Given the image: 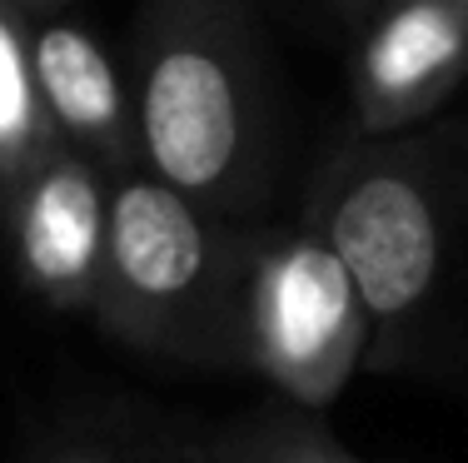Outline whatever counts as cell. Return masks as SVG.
Here are the masks:
<instances>
[{
	"label": "cell",
	"instance_id": "6da1fadb",
	"mask_svg": "<svg viewBox=\"0 0 468 463\" xmlns=\"http://www.w3.org/2000/svg\"><path fill=\"white\" fill-rule=\"evenodd\" d=\"M144 170L250 219L270 184V75L250 0H135L125 46Z\"/></svg>",
	"mask_w": 468,
	"mask_h": 463
},
{
	"label": "cell",
	"instance_id": "7a4b0ae2",
	"mask_svg": "<svg viewBox=\"0 0 468 463\" xmlns=\"http://www.w3.org/2000/svg\"><path fill=\"white\" fill-rule=\"evenodd\" d=\"M254 229V219L219 215L150 170L120 174L90 319L140 354L239 363Z\"/></svg>",
	"mask_w": 468,
	"mask_h": 463
},
{
	"label": "cell",
	"instance_id": "3957f363",
	"mask_svg": "<svg viewBox=\"0 0 468 463\" xmlns=\"http://www.w3.org/2000/svg\"><path fill=\"white\" fill-rule=\"evenodd\" d=\"M304 219L334 245L369 309V359H399L449 259V164L409 130L329 154Z\"/></svg>",
	"mask_w": 468,
	"mask_h": 463
},
{
	"label": "cell",
	"instance_id": "277c9868",
	"mask_svg": "<svg viewBox=\"0 0 468 463\" xmlns=\"http://www.w3.org/2000/svg\"><path fill=\"white\" fill-rule=\"evenodd\" d=\"M369 359V309L309 219L260 225L239 304V369L304 409H324Z\"/></svg>",
	"mask_w": 468,
	"mask_h": 463
},
{
	"label": "cell",
	"instance_id": "5b68a950",
	"mask_svg": "<svg viewBox=\"0 0 468 463\" xmlns=\"http://www.w3.org/2000/svg\"><path fill=\"white\" fill-rule=\"evenodd\" d=\"M110 195L115 174L90 154L55 145L0 205L10 235V259L40 304L60 314H95L100 274L110 239Z\"/></svg>",
	"mask_w": 468,
	"mask_h": 463
},
{
	"label": "cell",
	"instance_id": "8992f818",
	"mask_svg": "<svg viewBox=\"0 0 468 463\" xmlns=\"http://www.w3.org/2000/svg\"><path fill=\"white\" fill-rule=\"evenodd\" d=\"M468 80V0H388L354 55V130L399 135Z\"/></svg>",
	"mask_w": 468,
	"mask_h": 463
},
{
	"label": "cell",
	"instance_id": "52a82bcc",
	"mask_svg": "<svg viewBox=\"0 0 468 463\" xmlns=\"http://www.w3.org/2000/svg\"><path fill=\"white\" fill-rule=\"evenodd\" d=\"M30 55H36V85L55 125V140L90 154L115 180L144 170L130 75L90 36V26H80L65 10L36 16L30 20Z\"/></svg>",
	"mask_w": 468,
	"mask_h": 463
},
{
	"label": "cell",
	"instance_id": "ba28073f",
	"mask_svg": "<svg viewBox=\"0 0 468 463\" xmlns=\"http://www.w3.org/2000/svg\"><path fill=\"white\" fill-rule=\"evenodd\" d=\"M30 463H215V434L144 409H80L46 428Z\"/></svg>",
	"mask_w": 468,
	"mask_h": 463
},
{
	"label": "cell",
	"instance_id": "9c48e42d",
	"mask_svg": "<svg viewBox=\"0 0 468 463\" xmlns=\"http://www.w3.org/2000/svg\"><path fill=\"white\" fill-rule=\"evenodd\" d=\"M60 145L36 85V55H30V20L10 0H0V205L16 184Z\"/></svg>",
	"mask_w": 468,
	"mask_h": 463
},
{
	"label": "cell",
	"instance_id": "30bf717a",
	"mask_svg": "<svg viewBox=\"0 0 468 463\" xmlns=\"http://www.w3.org/2000/svg\"><path fill=\"white\" fill-rule=\"evenodd\" d=\"M215 463H359L314 418L289 399V409H260L254 418L215 434Z\"/></svg>",
	"mask_w": 468,
	"mask_h": 463
},
{
	"label": "cell",
	"instance_id": "8fae6325",
	"mask_svg": "<svg viewBox=\"0 0 468 463\" xmlns=\"http://www.w3.org/2000/svg\"><path fill=\"white\" fill-rule=\"evenodd\" d=\"M10 5H16L26 20H36V16H50V10H65L70 0H10Z\"/></svg>",
	"mask_w": 468,
	"mask_h": 463
},
{
	"label": "cell",
	"instance_id": "7c38bea8",
	"mask_svg": "<svg viewBox=\"0 0 468 463\" xmlns=\"http://www.w3.org/2000/svg\"><path fill=\"white\" fill-rule=\"evenodd\" d=\"M324 5H329L339 20H359L364 10H369V0H324Z\"/></svg>",
	"mask_w": 468,
	"mask_h": 463
},
{
	"label": "cell",
	"instance_id": "4fadbf2b",
	"mask_svg": "<svg viewBox=\"0 0 468 463\" xmlns=\"http://www.w3.org/2000/svg\"><path fill=\"white\" fill-rule=\"evenodd\" d=\"M369 5H374V0H369Z\"/></svg>",
	"mask_w": 468,
	"mask_h": 463
}]
</instances>
